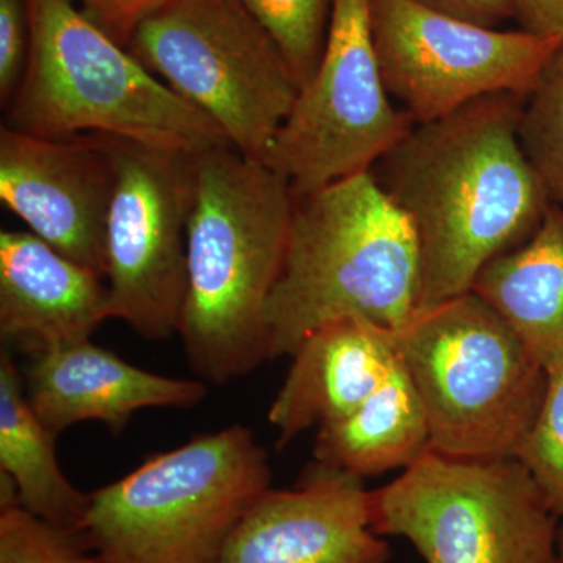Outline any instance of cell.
<instances>
[{"label": "cell", "mask_w": 563, "mask_h": 563, "mask_svg": "<svg viewBox=\"0 0 563 563\" xmlns=\"http://www.w3.org/2000/svg\"><path fill=\"white\" fill-rule=\"evenodd\" d=\"M523 99L499 92L413 124L369 172L412 225L420 313L472 291L484 266L526 242L550 209L518 135Z\"/></svg>", "instance_id": "cell-1"}, {"label": "cell", "mask_w": 563, "mask_h": 563, "mask_svg": "<svg viewBox=\"0 0 563 563\" xmlns=\"http://www.w3.org/2000/svg\"><path fill=\"white\" fill-rule=\"evenodd\" d=\"M292 210L290 185L265 163L232 146L192 157L177 335L203 383L225 385L273 361L266 303L284 265Z\"/></svg>", "instance_id": "cell-2"}, {"label": "cell", "mask_w": 563, "mask_h": 563, "mask_svg": "<svg viewBox=\"0 0 563 563\" xmlns=\"http://www.w3.org/2000/svg\"><path fill=\"white\" fill-rule=\"evenodd\" d=\"M420 313L412 225L372 173L295 198L279 279L266 303L272 358L325 322L361 318L401 333Z\"/></svg>", "instance_id": "cell-3"}, {"label": "cell", "mask_w": 563, "mask_h": 563, "mask_svg": "<svg viewBox=\"0 0 563 563\" xmlns=\"http://www.w3.org/2000/svg\"><path fill=\"white\" fill-rule=\"evenodd\" d=\"M27 65L3 125L46 139L109 136L185 155L231 146L70 0H27Z\"/></svg>", "instance_id": "cell-4"}, {"label": "cell", "mask_w": 563, "mask_h": 563, "mask_svg": "<svg viewBox=\"0 0 563 563\" xmlns=\"http://www.w3.org/2000/svg\"><path fill=\"white\" fill-rule=\"evenodd\" d=\"M269 485L266 451L251 429L229 426L90 493L81 536L98 563H221L229 537Z\"/></svg>", "instance_id": "cell-5"}, {"label": "cell", "mask_w": 563, "mask_h": 563, "mask_svg": "<svg viewBox=\"0 0 563 563\" xmlns=\"http://www.w3.org/2000/svg\"><path fill=\"white\" fill-rule=\"evenodd\" d=\"M404 368L429 422V450L454 459L517 457L548 372L474 291L417 314L398 333Z\"/></svg>", "instance_id": "cell-6"}, {"label": "cell", "mask_w": 563, "mask_h": 563, "mask_svg": "<svg viewBox=\"0 0 563 563\" xmlns=\"http://www.w3.org/2000/svg\"><path fill=\"white\" fill-rule=\"evenodd\" d=\"M369 526L426 563H558L559 520L517 457L454 459L428 450L368 492Z\"/></svg>", "instance_id": "cell-7"}, {"label": "cell", "mask_w": 563, "mask_h": 563, "mask_svg": "<svg viewBox=\"0 0 563 563\" xmlns=\"http://www.w3.org/2000/svg\"><path fill=\"white\" fill-rule=\"evenodd\" d=\"M129 47L207 114L233 150L265 161L299 88L243 0H168L141 22Z\"/></svg>", "instance_id": "cell-8"}, {"label": "cell", "mask_w": 563, "mask_h": 563, "mask_svg": "<svg viewBox=\"0 0 563 563\" xmlns=\"http://www.w3.org/2000/svg\"><path fill=\"white\" fill-rule=\"evenodd\" d=\"M412 125L385 87L372 0H333L318 68L299 90L263 163L299 198L372 172Z\"/></svg>", "instance_id": "cell-9"}, {"label": "cell", "mask_w": 563, "mask_h": 563, "mask_svg": "<svg viewBox=\"0 0 563 563\" xmlns=\"http://www.w3.org/2000/svg\"><path fill=\"white\" fill-rule=\"evenodd\" d=\"M372 25L385 87L413 124L485 96L528 95L563 43L485 27L417 0H372Z\"/></svg>", "instance_id": "cell-10"}, {"label": "cell", "mask_w": 563, "mask_h": 563, "mask_svg": "<svg viewBox=\"0 0 563 563\" xmlns=\"http://www.w3.org/2000/svg\"><path fill=\"white\" fill-rule=\"evenodd\" d=\"M192 157L114 139L117 187L106 233L107 312L141 339L179 329L187 287Z\"/></svg>", "instance_id": "cell-11"}, {"label": "cell", "mask_w": 563, "mask_h": 563, "mask_svg": "<svg viewBox=\"0 0 563 563\" xmlns=\"http://www.w3.org/2000/svg\"><path fill=\"white\" fill-rule=\"evenodd\" d=\"M114 139H46L0 128V199L32 233L106 279Z\"/></svg>", "instance_id": "cell-12"}, {"label": "cell", "mask_w": 563, "mask_h": 563, "mask_svg": "<svg viewBox=\"0 0 563 563\" xmlns=\"http://www.w3.org/2000/svg\"><path fill=\"white\" fill-rule=\"evenodd\" d=\"M362 479L314 462L288 490L268 488L229 537L221 563H387Z\"/></svg>", "instance_id": "cell-13"}, {"label": "cell", "mask_w": 563, "mask_h": 563, "mask_svg": "<svg viewBox=\"0 0 563 563\" xmlns=\"http://www.w3.org/2000/svg\"><path fill=\"white\" fill-rule=\"evenodd\" d=\"M25 393L54 433L99 421L121 433L143 409H191L207 396L201 379L162 376L133 366L90 340L35 355Z\"/></svg>", "instance_id": "cell-14"}, {"label": "cell", "mask_w": 563, "mask_h": 563, "mask_svg": "<svg viewBox=\"0 0 563 563\" xmlns=\"http://www.w3.org/2000/svg\"><path fill=\"white\" fill-rule=\"evenodd\" d=\"M102 276L32 232H0V336L31 352L87 342L109 320Z\"/></svg>", "instance_id": "cell-15"}, {"label": "cell", "mask_w": 563, "mask_h": 563, "mask_svg": "<svg viewBox=\"0 0 563 563\" xmlns=\"http://www.w3.org/2000/svg\"><path fill=\"white\" fill-rule=\"evenodd\" d=\"M290 357L268 410L279 450L307 429L354 412L401 361L398 333L361 318L325 322L303 336Z\"/></svg>", "instance_id": "cell-16"}, {"label": "cell", "mask_w": 563, "mask_h": 563, "mask_svg": "<svg viewBox=\"0 0 563 563\" xmlns=\"http://www.w3.org/2000/svg\"><path fill=\"white\" fill-rule=\"evenodd\" d=\"M490 303L547 372L563 366V210L551 203L537 231L477 274Z\"/></svg>", "instance_id": "cell-17"}, {"label": "cell", "mask_w": 563, "mask_h": 563, "mask_svg": "<svg viewBox=\"0 0 563 563\" xmlns=\"http://www.w3.org/2000/svg\"><path fill=\"white\" fill-rule=\"evenodd\" d=\"M429 450V422L402 361L342 420L318 428L314 462L351 476L406 470Z\"/></svg>", "instance_id": "cell-18"}, {"label": "cell", "mask_w": 563, "mask_h": 563, "mask_svg": "<svg viewBox=\"0 0 563 563\" xmlns=\"http://www.w3.org/2000/svg\"><path fill=\"white\" fill-rule=\"evenodd\" d=\"M57 433L32 409L9 352L0 355V473L16 487L21 506L49 523L81 533L90 493L70 484L58 462Z\"/></svg>", "instance_id": "cell-19"}, {"label": "cell", "mask_w": 563, "mask_h": 563, "mask_svg": "<svg viewBox=\"0 0 563 563\" xmlns=\"http://www.w3.org/2000/svg\"><path fill=\"white\" fill-rule=\"evenodd\" d=\"M518 135L551 203L563 210V43L525 96Z\"/></svg>", "instance_id": "cell-20"}, {"label": "cell", "mask_w": 563, "mask_h": 563, "mask_svg": "<svg viewBox=\"0 0 563 563\" xmlns=\"http://www.w3.org/2000/svg\"><path fill=\"white\" fill-rule=\"evenodd\" d=\"M279 47L299 90L320 63L333 0H243Z\"/></svg>", "instance_id": "cell-21"}, {"label": "cell", "mask_w": 563, "mask_h": 563, "mask_svg": "<svg viewBox=\"0 0 563 563\" xmlns=\"http://www.w3.org/2000/svg\"><path fill=\"white\" fill-rule=\"evenodd\" d=\"M0 563H98L81 533L66 531L21 504L0 507Z\"/></svg>", "instance_id": "cell-22"}, {"label": "cell", "mask_w": 563, "mask_h": 563, "mask_svg": "<svg viewBox=\"0 0 563 563\" xmlns=\"http://www.w3.org/2000/svg\"><path fill=\"white\" fill-rule=\"evenodd\" d=\"M517 459L563 520V366L548 372L542 406Z\"/></svg>", "instance_id": "cell-23"}, {"label": "cell", "mask_w": 563, "mask_h": 563, "mask_svg": "<svg viewBox=\"0 0 563 563\" xmlns=\"http://www.w3.org/2000/svg\"><path fill=\"white\" fill-rule=\"evenodd\" d=\"M31 21L27 0H0V102L9 107L27 65Z\"/></svg>", "instance_id": "cell-24"}, {"label": "cell", "mask_w": 563, "mask_h": 563, "mask_svg": "<svg viewBox=\"0 0 563 563\" xmlns=\"http://www.w3.org/2000/svg\"><path fill=\"white\" fill-rule=\"evenodd\" d=\"M88 16L111 38L129 44L133 32L168 0H81Z\"/></svg>", "instance_id": "cell-25"}, {"label": "cell", "mask_w": 563, "mask_h": 563, "mask_svg": "<svg viewBox=\"0 0 563 563\" xmlns=\"http://www.w3.org/2000/svg\"><path fill=\"white\" fill-rule=\"evenodd\" d=\"M417 2L451 16L485 25V27L499 29L503 22L517 16L514 0H417Z\"/></svg>", "instance_id": "cell-26"}, {"label": "cell", "mask_w": 563, "mask_h": 563, "mask_svg": "<svg viewBox=\"0 0 563 563\" xmlns=\"http://www.w3.org/2000/svg\"><path fill=\"white\" fill-rule=\"evenodd\" d=\"M523 31L563 40V0H514Z\"/></svg>", "instance_id": "cell-27"}, {"label": "cell", "mask_w": 563, "mask_h": 563, "mask_svg": "<svg viewBox=\"0 0 563 563\" xmlns=\"http://www.w3.org/2000/svg\"><path fill=\"white\" fill-rule=\"evenodd\" d=\"M558 563H563V523L559 528L558 537Z\"/></svg>", "instance_id": "cell-28"}]
</instances>
